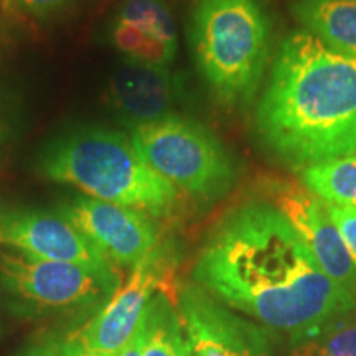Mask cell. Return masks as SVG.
Wrapping results in <instances>:
<instances>
[{"label": "cell", "instance_id": "obj_1", "mask_svg": "<svg viewBox=\"0 0 356 356\" xmlns=\"http://www.w3.org/2000/svg\"><path fill=\"white\" fill-rule=\"evenodd\" d=\"M197 286L273 330L309 335L348 314L356 297L328 277L273 203L231 210L200 251Z\"/></svg>", "mask_w": 356, "mask_h": 356}, {"label": "cell", "instance_id": "obj_10", "mask_svg": "<svg viewBox=\"0 0 356 356\" xmlns=\"http://www.w3.org/2000/svg\"><path fill=\"white\" fill-rule=\"evenodd\" d=\"M165 279V262L160 252L136 267L126 286L119 287L104 309L78 333L84 348L111 356L121 353L139 328L150 299L163 291Z\"/></svg>", "mask_w": 356, "mask_h": 356}, {"label": "cell", "instance_id": "obj_21", "mask_svg": "<svg viewBox=\"0 0 356 356\" xmlns=\"http://www.w3.org/2000/svg\"><path fill=\"white\" fill-rule=\"evenodd\" d=\"M118 356H144V328H142V322Z\"/></svg>", "mask_w": 356, "mask_h": 356}, {"label": "cell", "instance_id": "obj_16", "mask_svg": "<svg viewBox=\"0 0 356 356\" xmlns=\"http://www.w3.org/2000/svg\"><path fill=\"white\" fill-rule=\"evenodd\" d=\"M142 328L144 356H188L180 315L163 291L150 299L142 317Z\"/></svg>", "mask_w": 356, "mask_h": 356}, {"label": "cell", "instance_id": "obj_3", "mask_svg": "<svg viewBox=\"0 0 356 356\" xmlns=\"http://www.w3.org/2000/svg\"><path fill=\"white\" fill-rule=\"evenodd\" d=\"M35 167L42 177L89 198L152 216L168 215L178 202L175 186L137 154L127 136L111 129L84 127L56 137Z\"/></svg>", "mask_w": 356, "mask_h": 356}, {"label": "cell", "instance_id": "obj_6", "mask_svg": "<svg viewBox=\"0 0 356 356\" xmlns=\"http://www.w3.org/2000/svg\"><path fill=\"white\" fill-rule=\"evenodd\" d=\"M0 246L37 259L83 266L119 287L115 266L60 213L0 202Z\"/></svg>", "mask_w": 356, "mask_h": 356}, {"label": "cell", "instance_id": "obj_5", "mask_svg": "<svg viewBox=\"0 0 356 356\" xmlns=\"http://www.w3.org/2000/svg\"><path fill=\"white\" fill-rule=\"evenodd\" d=\"M137 154L165 180L203 202L225 197L238 180V165L222 142L195 119L168 114L131 129Z\"/></svg>", "mask_w": 356, "mask_h": 356}, {"label": "cell", "instance_id": "obj_17", "mask_svg": "<svg viewBox=\"0 0 356 356\" xmlns=\"http://www.w3.org/2000/svg\"><path fill=\"white\" fill-rule=\"evenodd\" d=\"M307 343L322 356H356V320L328 322Z\"/></svg>", "mask_w": 356, "mask_h": 356}, {"label": "cell", "instance_id": "obj_22", "mask_svg": "<svg viewBox=\"0 0 356 356\" xmlns=\"http://www.w3.org/2000/svg\"><path fill=\"white\" fill-rule=\"evenodd\" d=\"M293 356H322V355L317 353V351L312 348V346L304 340V343H300L296 350H293Z\"/></svg>", "mask_w": 356, "mask_h": 356}, {"label": "cell", "instance_id": "obj_15", "mask_svg": "<svg viewBox=\"0 0 356 356\" xmlns=\"http://www.w3.org/2000/svg\"><path fill=\"white\" fill-rule=\"evenodd\" d=\"M305 188L322 202L356 210V155L314 163L300 170Z\"/></svg>", "mask_w": 356, "mask_h": 356}, {"label": "cell", "instance_id": "obj_11", "mask_svg": "<svg viewBox=\"0 0 356 356\" xmlns=\"http://www.w3.org/2000/svg\"><path fill=\"white\" fill-rule=\"evenodd\" d=\"M274 202L310 248L325 274L356 297V267L328 215L327 204L293 184L275 186Z\"/></svg>", "mask_w": 356, "mask_h": 356}, {"label": "cell", "instance_id": "obj_9", "mask_svg": "<svg viewBox=\"0 0 356 356\" xmlns=\"http://www.w3.org/2000/svg\"><path fill=\"white\" fill-rule=\"evenodd\" d=\"M177 305L188 356L269 355L264 332L236 317L200 286H180Z\"/></svg>", "mask_w": 356, "mask_h": 356}, {"label": "cell", "instance_id": "obj_13", "mask_svg": "<svg viewBox=\"0 0 356 356\" xmlns=\"http://www.w3.org/2000/svg\"><path fill=\"white\" fill-rule=\"evenodd\" d=\"M115 47L131 60L168 66L178 50L177 26L165 0H127L113 25Z\"/></svg>", "mask_w": 356, "mask_h": 356}, {"label": "cell", "instance_id": "obj_7", "mask_svg": "<svg viewBox=\"0 0 356 356\" xmlns=\"http://www.w3.org/2000/svg\"><path fill=\"white\" fill-rule=\"evenodd\" d=\"M0 284L22 300L47 309L91 305L118 286L73 262L0 252Z\"/></svg>", "mask_w": 356, "mask_h": 356}, {"label": "cell", "instance_id": "obj_18", "mask_svg": "<svg viewBox=\"0 0 356 356\" xmlns=\"http://www.w3.org/2000/svg\"><path fill=\"white\" fill-rule=\"evenodd\" d=\"M325 203V202H323ZM327 204L328 215H330L333 225L337 226L338 233L343 239L346 251L356 267V210L346 207H337V204Z\"/></svg>", "mask_w": 356, "mask_h": 356}, {"label": "cell", "instance_id": "obj_8", "mask_svg": "<svg viewBox=\"0 0 356 356\" xmlns=\"http://www.w3.org/2000/svg\"><path fill=\"white\" fill-rule=\"evenodd\" d=\"M79 233L115 266L134 270L157 254L159 234L145 213L119 204L76 197L58 208Z\"/></svg>", "mask_w": 356, "mask_h": 356}, {"label": "cell", "instance_id": "obj_19", "mask_svg": "<svg viewBox=\"0 0 356 356\" xmlns=\"http://www.w3.org/2000/svg\"><path fill=\"white\" fill-rule=\"evenodd\" d=\"M26 356H111V355H101L89 351L81 345V341L76 338H71L63 343H53L44 348L35 350L33 353H29Z\"/></svg>", "mask_w": 356, "mask_h": 356}, {"label": "cell", "instance_id": "obj_12", "mask_svg": "<svg viewBox=\"0 0 356 356\" xmlns=\"http://www.w3.org/2000/svg\"><path fill=\"white\" fill-rule=\"evenodd\" d=\"M181 84L168 66H154L127 58L109 83V101L129 127L172 114L180 101Z\"/></svg>", "mask_w": 356, "mask_h": 356}, {"label": "cell", "instance_id": "obj_2", "mask_svg": "<svg viewBox=\"0 0 356 356\" xmlns=\"http://www.w3.org/2000/svg\"><path fill=\"white\" fill-rule=\"evenodd\" d=\"M256 132L270 154L289 165L356 152V60L307 30L279 44L256 109Z\"/></svg>", "mask_w": 356, "mask_h": 356}, {"label": "cell", "instance_id": "obj_20", "mask_svg": "<svg viewBox=\"0 0 356 356\" xmlns=\"http://www.w3.org/2000/svg\"><path fill=\"white\" fill-rule=\"evenodd\" d=\"M15 6L30 15L43 17L65 7L70 0H13Z\"/></svg>", "mask_w": 356, "mask_h": 356}, {"label": "cell", "instance_id": "obj_14", "mask_svg": "<svg viewBox=\"0 0 356 356\" xmlns=\"http://www.w3.org/2000/svg\"><path fill=\"white\" fill-rule=\"evenodd\" d=\"M291 12L323 44L356 60V0H293Z\"/></svg>", "mask_w": 356, "mask_h": 356}, {"label": "cell", "instance_id": "obj_4", "mask_svg": "<svg viewBox=\"0 0 356 356\" xmlns=\"http://www.w3.org/2000/svg\"><path fill=\"white\" fill-rule=\"evenodd\" d=\"M190 40L216 101L228 109L246 108L270 51V22L261 0H197Z\"/></svg>", "mask_w": 356, "mask_h": 356}, {"label": "cell", "instance_id": "obj_23", "mask_svg": "<svg viewBox=\"0 0 356 356\" xmlns=\"http://www.w3.org/2000/svg\"><path fill=\"white\" fill-rule=\"evenodd\" d=\"M3 137H6V134H3V127L0 126V144H2V142H3Z\"/></svg>", "mask_w": 356, "mask_h": 356}]
</instances>
